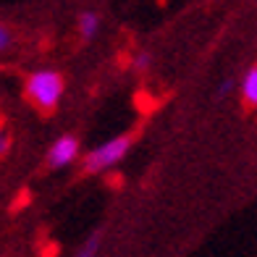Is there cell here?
I'll list each match as a JSON object with an SVG mask.
<instances>
[{"label":"cell","instance_id":"obj_5","mask_svg":"<svg viewBox=\"0 0 257 257\" xmlns=\"http://www.w3.org/2000/svg\"><path fill=\"white\" fill-rule=\"evenodd\" d=\"M79 27H81V37L89 40L92 34L97 32V14H81V19H79Z\"/></svg>","mask_w":257,"mask_h":257},{"label":"cell","instance_id":"obj_4","mask_svg":"<svg viewBox=\"0 0 257 257\" xmlns=\"http://www.w3.org/2000/svg\"><path fill=\"white\" fill-rule=\"evenodd\" d=\"M244 102L249 105V108H257V66L249 68L247 79H244Z\"/></svg>","mask_w":257,"mask_h":257},{"label":"cell","instance_id":"obj_9","mask_svg":"<svg viewBox=\"0 0 257 257\" xmlns=\"http://www.w3.org/2000/svg\"><path fill=\"white\" fill-rule=\"evenodd\" d=\"M134 66L139 68V71H145V68L150 66V55H147V53H139V55L134 58Z\"/></svg>","mask_w":257,"mask_h":257},{"label":"cell","instance_id":"obj_7","mask_svg":"<svg viewBox=\"0 0 257 257\" xmlns=\"http://www.w3.org/2000/svg\"><path fill=\"white\" fill-rule=\"evenodd\" d=\"M97 247H100V239H97V236H92V239H89V244H84V249H81L76 257H95Z\"/></svg>","mask_w":257,"mask_h":257},{"label":"cell","instance_id":"obj_6","mask_svg":"<svg viewBox=\"0 0 257 257\" xmlns=\"http://www.w3.org/2000/svg\"><path fill=\"white\" fill-rule=\"evenodd\" d=\"M11 45H14V34H11V29H8V27L0 24V53L8 50Z\"/></svg>","mask_w":257,"mask_h":257},{"label":"cell","instance_id":"obj_1","mask_svg":"<svg viewBox=\"0 0 257 257\" xmlns=\"http://www.w3.org/2000/svg\"><path fill=\"white\" fill-rule=\"evenodd\" d=\"M24 92H27L32 105H37L40 110L50 113V110H55L58 100L63 95V76L58 71H34L27 79Z\"/></svg>","mask_w":257,"mask_h":257},{"label":"cell","instance_id":"obj_10","mask_svg":"<svg viewBox=\"0 0 257 257\" xmlns=\"http://www.w3.org/2000/svg\"><path fill=\"white\" fill-rule=\"evenodd\" d=\"M58 254V244H50V247H45V257H55Z\"/></svg>","mask_w":257,"mask_h":257},{"label":"cell","instance_id":"obj_3","mask_svg":"<svg viewBox=\"0 0 257 257\" xmlns=\"http://www.w3.org/2000/svg\"><path fill=\"white\" fill-rule=\"evenodd\" d=\"M79 155V142L74 137H61L58 142L50 147V153H48V166L50 168H63L68 166L74 158Z\"/></svg>","mask_w":257,"mask_h":257},{"label":"cell","instance_id":"obj_8","mask_svg":"<svg viewBox=\"0 0 257 257\" xmlns=\"http://www.w3.org/2000/svg\"><path fill=\"white\" fill-rule=\"evenodd\" d=\"M8 150H11V137H8V132L0 128V158L8 155Z\"/></svg>","mask_w":257,"mask_h":257},{"label":"cell","instance_id":"obj_11","mask_svg":"<svg viewBox=\"0 0 257 257\" xmlns=\"http://www.w3.org/2000/svg\"><path fill=\"white\" fill-rule=\"evenodd\" d=\"M228 89H231V81H223V84H220V89H218V95H220V97L228 95Z\"/></svg>","mask_w":257,"mask_h":257},{"label":"cell","instance_id":"obj_2","mask_svg":"<svg viewBox=\"0 0 257 257\" xmlns=\"http://www.w3.org/2000/svg\"><path fill=\"white\" fill-rule=\"evenodd\" d=\"M132 142H134V137H132V134H123V137L110 139L108 145L97 147L95 153L87 155V160H84V173H95V171H102V168L113 166V163H118V160L126 155V150L132 147Z\"/></svg>","mask_w":257,"mask_h":257}]
</instances>
